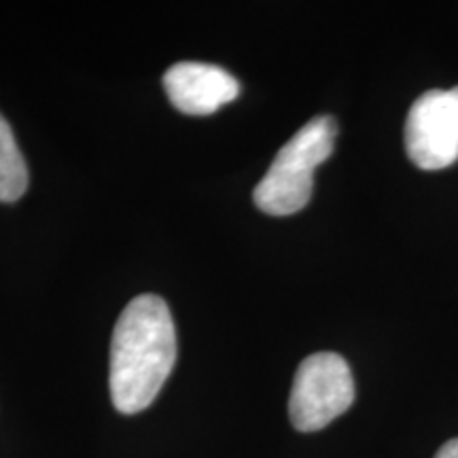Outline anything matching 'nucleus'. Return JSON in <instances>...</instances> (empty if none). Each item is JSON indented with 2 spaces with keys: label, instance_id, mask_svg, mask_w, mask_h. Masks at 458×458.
<instances>
[{
  "label": "nucleus",
  "instance_id": "obj_1",
  "mask_svg": "<svg viewBox=\"0 0 458 458\" xmlns=\"http://www.w3.org/2000/svg\"><path fill=\"white\" fill-rule=\"evenodd\" d=\"M176 363L170 308L157 295L134 297L111 340V397L122 414H139L156 401Z\"/></svg>",
  "mask_w": 458,
  "mask_h": 458
},
{
  "label": "nucleus",
  "instance_id": "obj_2",
  "mask_svg": "<svg viewBox=\"0 0 458 458\" xmlns=\"http://www.w3.org/2000/svg\"><path fill=\"white\" fill-rule=\"evenodd\" d=\"M335 136L337 125L327 114L297 130L255 187L257 208L274 216L300 213L312 198L314 170L334 153Z\"/></svg>",
  "mask_w": 458,
  "mask_h": 458
},
{
  "label": "nucleus",
  "instance_id": "obj_3",
  "mask_svg": "<svg viewBox=\"0 0 458 458\" xmlns=\"http://www.w3.org/2000/svg\"><path fill=\"white\" fill-rule=\"evenodd\" d=\"M354 380L344 357L317 352L297 368L289 399V416L297 431H320L352 405Z\"/></svg>",
  "mask_w": 458,
  "mask_h": 458
},
{
  "label": "nucleus",
  "instance_id": "obj_4",
  "mask_svg": "<svg viewBox=\"0 0 458 458\" xmlns=\"http://www.w3.org/2000/svg\"><path fill=\"white\" fill-rule=\"evenodd\" d=\"M405 151L422 170L448 168L458 159V88L431 89L405 119Z\"/></svg>",
  "mask_w": 458,
  "mask_h": 458
},
{
  "label": "nucleus",
  "instance_id": "obj_5",
  "mask_svg": "<svg viewBox=\"0 0 458 458\" xmlns=\"http://www.w3.org/2000/svg\"><path fill=\"white\" fill-rule=\"evenodd\" d=\"M164 88L174 108L185 114H213L240 94L233 74L204 62H179L168 68Z\"/></svg>",
  "mask_w": 458,
  "mask_h": 458
},
{
  "label": "nucleus",
  "instance_id": "obj_6",
  "mask_svg": "<svg viewBox=\"0 0 458 458\" xmlns=\"http://www.w3.org/2000/svg\"><path fill=\"white\" fill-rule=\"evenodd\" d=\"M28 189L26 159L17 147L13 130L0 114V202H17Z\"/></svg>",
  "mask_w": 458,
  "mask_h": 458
},
{
  "label": "nucleus",
  "instance_id": "obj_7",
  "mask_svg": "<svg viewBox=\"0 0 458 458\" xmlns=\"http://www.w3.org/2000/svg\"><path fill=\"white\" fill-rule=\"evenodd\" d=\"M435 458H458V437L442 445L437 454H435Z\"/></svg>",
  "mask_w": 458,
  "mask_h": 458
}]
</instances>
